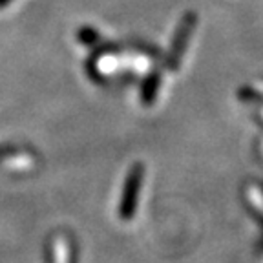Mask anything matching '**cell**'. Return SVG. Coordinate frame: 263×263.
Masks as SVG:
<instances>
[{"label":"cell","instance_id":"3","mask_svg":"<svg viewBox=\"0 0 263 263\" xmlns=\"http://www.w3.org/2000/svg\"><path fill=\"white\" fill-rule=\"evenodd\" d=\"M159 84H161V73L157 70H154L152 73L144 79L143 88H141V101H143L144 106H150L154 103Z\"/></svg>","mask_w":263,"mask_h":263},{"label":"cell","instance_id":"2","mask_svg":"<svg viewBox=\"0 0 263 263\" xmlns=\"http://www.w3.org/2000/svg\"><path fill=\"white\" fill-rule=\"evenodd\" d=\"M143 172L144 168L141 163H136L130 168V172H128L126 183H124V192L123 197H121V206H119V214L124 221L130 219L136 214L137 199H139V189H141V183H143Z\"/></svg>","mask_w":263,"mask_h":263},{"label":"cell","instance_id":"4","mask_svg":"<svg viewBox=\"0 0 263 263\" xmlns=\"http://www.w3.org/2000/svg\"><path fill=\"white\" fill-rule=\"evenodd\" d=\"M79 39H81L84 44H91V41H95L97 39V33L93 31V29H90V28H82V31L79 33Z\"/></svg>","mask_w":263,"mask_h":263},{"label":"cell","instance_id":"1","mask_svg":"<svg viewBox=\"0 0 263 263\" xmlns=\"http://www.w3.org/2000/svg\"><path fill=\"white\" fill-rule=\"evenodd\" d=\"M196 22H197V16H196V13H192V11L185 13V16L181 18L179 26H177V29H176V35H174V39H172L170 51H168V55H166V66H168L170 70H177V68H179L181 57L185 53L189 39L192 37Z\"/></svg>","mask_w":263,"mask_h":263},{"label":"cell","instance_id":"5","mask_svg":"<svg viewBox=\"0 0 263 263\" xmlns=\"http://www.w3.org/2000/svg\"><path fill=\"white\" fill-rule=\"evenodd\" d=\"M13 0H0V8H6L8 4H11Z\"/></svg>","mask_w":263,"mask_h":263}]
</instances>
